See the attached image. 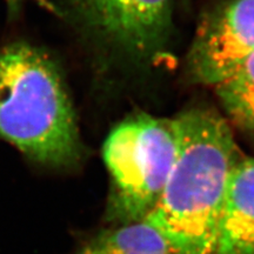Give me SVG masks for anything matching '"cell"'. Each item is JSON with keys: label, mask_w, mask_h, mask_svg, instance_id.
<instances>
[{"label": "cell", "mask_w": 254, "mask_h": 254, "mask_svg": "<svg viewBox=\"0 0 254 254\" xmlns=\"http://www.w3.org/2000/svg\"><path fill=\"white\" fill-rule=\"evenodd\" d=\"M24 1L25 0H6L9 9H12V11H13V9H17ZM34 1L39 2V4H46L47 0H34Z\"/></svg>", "instance_id": "9"}, {"label": "cell", "mask_w": 254, "mask_h": 254, "mask_svg": "<svg viewBox=\"0 0 254 254\" xmlns=\"http://www.w3.org/2000/svg\"><path fill=\"white\" fill-rule=\"evenodd\" d=\"M79 21L133 56L163 51L171 30V0H71Z\"/></svg>", "instance_id": "5"}, {"label": "cell", "mask_w": 254, "mask_h": 254, "mask_svg": "<svg viewBox=\"0 0 254 254\" xmlns=\"http://www.w3.org/2000/svg\"><path fill=\"white\" fill-rule=\"evenodd\" d=\"M0 140L55 170L74 167L82 155L74 110L58 67L25 41L0 50Z\"/></svg>", "instance_id": "2"}, {"label": "cell", "mask_w": 254, "mask_h": 254, "mask_svg": "<svg viewBox=\"0 0 254 254\" xmlns=\"http://www.w3.org/2000/svg\"><path fill=\"white\" fill-rule=\"evenodd\" d=\"M177 153L174 119L136 114L114 127L103 148L114 218L123 224L146 218L166 185Z\"/></svg>", "instance_id": "3"}, {"label": "cell", "mask_w": 254, "mask_h": 254, "mask_svg": "<svg viewBox=\"0 0 254 254\" xmlns=\"http://www.w3.org/2000/svg\"><path fill=\"white\" fill-rule=\"evenodd\" d=\"M215 254H254V158L243 157L232 171Z\"/></svg>", "instance_id": "6"}, {"label": "cell", "mask_w": 254, "mask_h": 254, "mask_svg": "<svg viewBox=\"0 0 254 254\" xmlns=\"http://www.w3.org/2000/svg\"><path fill=\"white\" fill-rule=\"evenodd\" d=\"M78 254H173L167 240L146 220L103 231Z\"/></svg>", "instance_id": "7"}, {"label": "cell", "mask_w": 254, "mask_h": 254, "mask_svg": "<svg viewBox=\"0 0 254 254\" xmlns=\"http://www.w3.org/2000/svg\"><path fill=\"white\" fill-rule=\"evenodd\" d=\"M178 153L157 204L145 219L173 254H215L227 184L244 157L230 126L213 111L193 109L174 118Z\"/></svg>", "instance_id": "1"}, {"label": "cell", "mask_w": 254, "mask_h": 254, "mask_svg": "<svg viewBox=\"0 0 254 254\" xmlns=\"http://www.w3.org/2000/svg\"><path fill=\"white\" fill-rule=\"evenodd\" d=\"M215 91L232 122L254 133V53Z\"/></svg>", "instance_id": "8"}, {"label": "cell", "mask_w": 254, "mask_h": 254, "mask_svg": "<svg viewBox=\"0 0 254 254\" xmlns=\"http://www.w3.org/2000/svg\"><path fill=\"white\" fill-rule=\"evenodd\" d=\"M254 53V0H227L208 12L189 53L195 82L217 86Z\"/></svg>", "instance_id": "4"}]
</instances>
